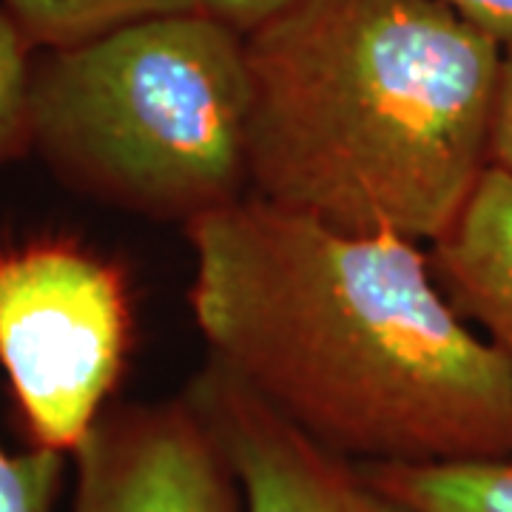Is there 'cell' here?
Instances as JSON below:
<instances>
[{
  "instance_id": "8",
  "label": "cell",
  "mask_w": 512,
  "mask_h": 512,
  "mask_svg": "<svg viewBox=\"0 0 512 512\" xmlns=\"http://www.w3.org/2000/svg\"><path fill=\"white\" fill-rule=\"evenodd\" d=\"M362 467L404 512H512V458Z\"/></svg>"
},
{
  "instance_id": "14",
  "label": "cell",
  "mask_w": 512,
  "mask_h": 512,
  "mask_svg": "<svg viewBox=\"0 0 512 512\" xmlns=\"http://www.w3.org/2000/svg\"><path fill=\"white\" fill-rule=\"evenodd\" d=\"M501 43L512 40V0H444Z\"/></svg>"
},
{
  "instance_id": "6",
  "label": "cell",
  "mask_w": 512,
  "mask_h": 512,
  "mask_svg": "<svg viewBox=\"0 0 512 512\" xmlns=\"http://www.w3.org/2000/svg\"><path fill=\"white\" fill-rule=\"evenodd\" d=\"M185 396L220 439L245 512H404L362 464L313 441L214 359Z\"/></svg>"
},
{
  "instance_id": "12",
  "label": "cell",
  "mask_w": 512,
  "mask_h": 512,
  "mask_svg": "<svg viewBox=\"0 0 512 512\" xmlns=\"http://www.w3.org/2000/svg\"><path fill=\"white\" fill-rule=\"evenodd\" d=\"M490 165L512 174V40L504 43L501 57V80L490 134Z\"/></svg>"
},
{
  "instance_id": "10",
  "label": "cell",
  "mask_w": 512,
  "mask_h": 512,
  "mask_svg": "<svg viewBox=\"0 0 512 512\" xmlns=\"http://www.w3.org/2000/svg\"><path fill=\"white\" fill-rule=\"evenodd\" d=\"M35 43L0 6V165L32 148V69Z\"/></svg>"
},
{
  "instance_id": "1",
  "label": "cell",
  "mask_w": 512,
  "mask_h": 512,
  "mask_svg": "<svg viewBox=\"0 0 512 512\" xmlns=\"http://www.w3.org/2000/svg\"><path fill=\"white\" fill-rule=\"evenodd\" d=\"M211 359L356 464L512 458V373L433 256L242 197L188 222Z\"/></svg>"
},
{
  "instance_id": "13",
  "label": "cell",
  "mask_w": 512,
  "mask_h": 512,
  "mask_svg": "<svg viewBox=\"0 0 512 512\" xmlns=\"http://www.w3.org/2000/svg\"><path fill=\"white\" fill-rule=\"evenodd\" d=\"M291 3L293 0H200V12L231 26L239 35H251Z\"/></svg>"
},
{
  "instance_id": "11",
  "label": "cell",
  "mask_w": 512,
  "mask_h": 512,
  "mask_svg": "<svg viewBox=\"0 0 512 512\" xmlns=\"http://www.w3.org/2000/svg\"><path fill=\"white\" fill-rule=\"evenodd\" d=\"M66 458L43 447L9 453L0 444V512H57Z\"/></svg>"
},
{
  "instance_id": "3",
  "label": "cell",
  "mask_w": 512,
  "mask_h": 512,
  "mask_svg": "<svg viewBox=\"0 0 512 512\" xmlns=\"http://www.w3.org/2000/svg\"><path fill=\"white\" fill-rule=\"evenodd\" d=\"M245 35L205 12L37 49L32 148L63 183L151 220L251 194Z\"/></svg>"
},
{
  "instance_id": "7",
  "label": "cell",
  "mask_w": 512,
  "mask_h": 512,
  "mask_svg": "<svg viewBox=\"0 0 512 512\" xmlns=\"http://www.w3.org/2000/svg\"><path fill=\"white\" fill-rule=\"evenodd\" d=\"M430 256L456 311L484 330L512 373V174L490 165Z\"/></svg>"
},
{
  "instance_id": "4",
  "label": "cell",
  "mask_w": 512,
  "mask_h": 512,
  "mask_svg": "<svg viewBox=\"0 0 512 512\" xmlns=\"http://www.w3.org/2000/svg\"><path fill=\"white\" fill-rule=\"evenodd\" d=\"M131 299L123 271L74 239L0 248V367L32 447L72 458L123 376Z\"/></svg>"
},
{
  "instance_id": "5",
  "label": "cell",
  "mask_w": 512,
  "mask_h": 512,
  "mask_svg": "<svg viewBox=\"0 0 512 512\" xmlns=\"http://www.w3.org/2000/svg\"><path fill=\"white\" fill-rule=\"evenodd\" d=\"M72 464V512H245L220 439L188 396L109 407Z\"/></svg>"
},
{
  "instance_id": "9",
  "label": "cell",
  "mask_w": 512,
  "mask_h": 512,
  "mask_svg": "<svg viewBox=\"0 0 512 512\" xmlns=\"http://www.w3.org/2000/svg\"><path fill=\"white\" fill-rule=\"evenodd\" d=\"M35 49H60L165 15L200 12V0H0Z\"/></svg>"
},
{
  "instance_id": "2",
  "label": "cell",
  "mask_w": 512,
  "mask_h": 512,
  "mask_svg": "<svg viewBox=\"0 0 512 512\" xmlns=\"http://www.w3.org/2000/svg\"><path fill=\"white\" fill-rule=\"evenodd\" d=\"M501 57L444 0H293L245 35L251 194L436 242L490 168Z\"/></svg>"
}]
</instances>
